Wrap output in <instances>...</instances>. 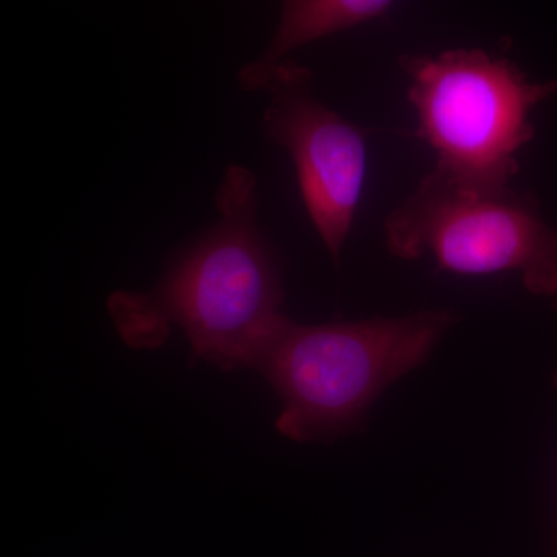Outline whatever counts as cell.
<instances>
[{
  "instance_id": "6da1fadb",
  "label": "cell",
  "mask_w": 557,
  "mask_h": 557,
  "mask_svg": "<svg viewBox=\"0 0 557 557\" xmlns=\"http://www.w3.org/2000/svg\"><path fill=\"white\" fill-rule=\"evenodd\" d=\"M219 220L174 259L148 295H116L113 319L135 347L163 339L168 324L188 336L193 354L225 370L252 369L281 319L276 255L259 226L258 178L231 166L220 183Z\"/></svg>"
},
{
  "instance_id": "7a4b0ae2",
  "label": "cell",
  "mask_w": 557,
  "mask_h": 557,
  "mask_svg": "<svg viewBox=\"0 0 557 557\" xmlns=\"http://www.w3.org/2000/svg\"><path fill=\"white\" fill-rule=\"evenodd\" d=\"M457 321L450 309L321 325L282 318L252 364L281 398L277 431L295 442H332L354 431Z\"/></svg>"
},
{
  "instance_id": "3957f363",
  "label": "cell",
  "mask_w": 557,
  "mask_h": 557,
  "mask_svg": "<svg viewBox=\"0 0 557 557\" xmlns=\"http://www.w3.org/2000/svg\"><path fill=\"white\" fill-rule=\"evenodd\" d=\"M417 135L437 156L435 174L461 188H509L518 156L534 138L531 115L557 91L528 78L508 58L483 49L403 54Z\"/></svg>"
},
{
  "instance_id": "277c9868",
  "label": "cell",
  "mask_w": 557,
  "mask_h": 557,
  "mask_svg": "<svg viewBox=\"0 0 557 557\" xmlns=\"http://www.w3.org/2000/svg\"><path fill=\"white\" fill-rule=\"evenodd\" d=\"M384 239L398 259L431 256L469 276L516 273L533 295H557V225L530 194L461 188L431 171L387 215Z\"/></svg>"
},
{
  "instance_id": "5b68a950",
  "label": "cell",
  "mask_w": 557,
  "mask_h": 557,
  "mask_svg": "<svg viewBox=\"0 0 557 557\" xmlns=\"http://www.w3.org/2000/svg\"><path fill=\"white\" fill-rule=\"evenodd\" d=\"M269 95L263 132L282 146L322 244L338 262L350 234L368 170L366 132L318 100L313 73L288 58L252 84Z\"/></svg>"
},
{
  "instance_id": "8992f818",
  "label": "cell",
  "mask_w": 557,
  "mask_h": 557,
  "mask_svg": "<svg viewBox=\"0 0 557 557\" xmlns=\"http://www.w3.org/2000/svg\"><path fill=\"white\" fill-rule=\"evenodd\" d=\"M395 2L391 0H287L282 3L281 16L265 51L239 72L242 89L288 60L293 51L336 33L383 20Z\"/></svg>"
},
{
  "instance_id": "52a82bcc",
  "label": "cell",
  "mask_w": 557,
  "mask_h": 557,
  "mask_svg": "<svg viewBox=\"0 0 557 557\" xmlns=\"http://www.w3.org/2000/svg\"><path fill=\"white\" fill-rule=\"evenodd\" d=\"M555 384H556V387H557V370H556V375H555Z\"/></svg>"
},
{
  "instance_id": "ba28073f",
  "label": "cell",
  "mask_w": 557,
  "mask_h": 557,
  "mask_svg": "<svg viewBox=\"0 0 557 557\" xmlns=\"http://www.w3.org/2000/svg\"><path fill=\"white\" fill-rule=\"evenodd\" d=\"M556 309H557V304H556Z\"/></svg>"
}]
</instances>
